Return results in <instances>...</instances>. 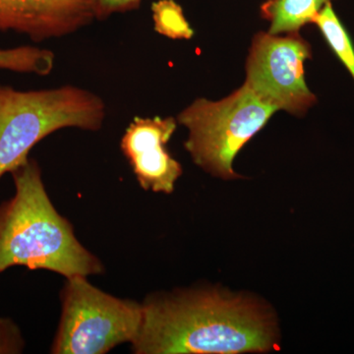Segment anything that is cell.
<instances>
[{
    "instance_id": "1",
    "label": "cell",
    "mask_w": 354,
    "mask_h": 354,
    "mask_svg": "<svg viewBox=\"0 0 354 354\" xmlns=\"http://www.w3.org/2000/svg\"><path fill=\"white\" fill-rule=\"evenodd\" d=\"M142 306L135 354L262 353L276 342L271 317L242 297L186 291L148 297Z\"/></svg>"
},
{
    "instance_id": "2",
    "label": "cell",
    "mask_w": 354,
    "mask_h": 354,
    "mask_svg": "<svg viewBox=\"0 0 354 354\" xmlns=\"http://www.w3.org/2000/svg\"><path fill=\"white\" fill-rule=\"evenodd\" d=\"M10 174L15 194L0 205V274L14 266L66 279L104 272L101 260L79 242L51 203L38 162L29 158Z\"/></svg>"
},
{
    "instance_id": "3",
    "label": "cell",
    "mask_w": 354,
    "mask_h": 354,
    "mask_svg": "<svg viewBox=\"0 0 354 354\" xmlns=\"http://www.w3.org/2000/svg\"><path fill=\"white\" fill-rule=\"evenodd\" d=\"M106 104L85 88L18 91L0 85V178L29 160L32 148L64 128L101 129Z\"/></svg>"
},
{
    "instance_id": "4",
    "label": "cell",
    "mask_w": 354,
    "mask_h": 354,
    "mask_svg": "<svg viewBox=\"0 0 354 354\" xmlns=\"http://www.w3.org/2000/svg\"><path fill=\"white\" fill-rule=\"evenodd\" d=\"M276 111L243 84L221 101L196 100L177 121L187 128L184 146L195 164L213 176L234 179V158Z\"/></svg>"
},
{
    "instance_id": "5",
    "label": "cell",
    "mask_w": 354,
    "mask_h": 354,
    "mask_svg": "<svg viewBox=\"0 0 354 354\" xmlns=\"http://www.w3.org/2000/svg\"><path fill=\"white\" fill-rule=\"evenodd\" d=\"M66 279L51 353L104 354L137 339L143 320L142 304L109 295L91 285L87 277Z\"/></svg>"
},
{
    "instance_id": "6",
    "label": "cell",
    "mask_w": 354,
    "mask_h": 354,
    "mask_svg": "<svg viewBox=\"0 0 354 354\" xmlns=\"http://www.w3.org/2000/svg\"><path fill=\"white\" fill-rule=\"evenodd\" d=\"M310 57L311 48L298 32H259L247 58L244 85L278 111L301 115L316 102L304 79V62Z\"/></svg>"
},
{
    "instance_id": "7",
    "label": "cell",
    "mask_w": 354,
    "mask_h": 354,
    "mask_svg": "<svg viewBox=\"0 0 354 354\" xmlns=\"http://www.w3.org/2000/svg\"><path fill=\"white\" fill-rule=\"evenodd\" d=\"M176 127L172 118H135L125 130L121 151L144 190L174 192L183 167L169 155L167 145Z\"/></svg>"
},
{
    "instance_id": "8",
    "label": "cell",
    "mask_w": 354,
    "mask_h": 354,
    "mask_svg": "<svg viewBox=\"0 0 354 354\" xmlns=\"http://www.w3.org/2000/svg\"><path fill=\"white\" fill-rule=\"evenodd\" d=\"M95 19L94 0H10V31L37 43L73 34Z\"/></svg>"
},
{
    "instance_id": "9",
    "label": "cell",
    "mask_w": 354,
    "mask_h": 354,
    "mask_svg": "<svg viewBox=\"0 0 354 354\" xmlns=\"http://www.w3.org/2000/svg\"><path fill=\"white\" fill-rule=\"evenodd\" d=\"M333 0H267L261 6V15L270 21L272 35L297 32L313 23L321 10Z\"/></svg>"
},
{
    "instance_id": "10",
    "label": "cell",
    "mask_w": 354,
    "mask_h": 354,
    "mask_svg": "<svg viewBox=\"0 0 354 354\" xmlns=\"http://www.w3.org/2000/svg\"><path fill=\"white\" fill-rule=\"evenodd\" d=\"M53 67L55 55L53 51L30 46L6 50L0 48V69L46 76L53 71Z\"/></svg>"
},
{
    "instance_id": "11",
    "label": "cell",
    "mask_w": 354,
    "mask_h": 354,
    "mask_svg": "<svg viewBox=\"0 0 354 354\" xmlns=\"http://www.w3.org/2000/svg\"><path fill=\"white\" fill-rule=\"evenodd\" d=\"M314 24L318 26L324 38L337 57L354 78V48L349 35L335 13L332 3L327 4L317 15Z\"/></svg>"
},
{
    "instance_id": "12",
    "label": "cell",
    "mask_w": 354,
    "mask_h": 354,
    "mask_svg": "<svg viewBox=\"0 0 354 354\" xmlns=\"http://www.w3.org/2000/svg\"><path fill=\"white\" fill-rule=\"evenodd\" d=\"M155 30L174 39H189L194 35L184 16L183 8L174 0H160L152 7Z\"/></svg>"
},
{
    "instance_id": "13",
    "label": "cell",
    "mask_w": 354,
    "mask_h": 354,
    "mask_svg": "<svg viewBox=\"0 0 354 354\" xmlns=\"http://www.w3.org/2000/svg\"><path fill=\"white\" fill-rule=\"evenodd\" d=\"M25 342L19 328L11 319L0 318V354L21 353Z\"/></svg>"
},
{
    "instance_id": "14",
    "label": "cell",
    "mask_w": 354,
    "mask_h": 354,
    "mask_svg": "<svg viewBox=\"0 0 354 354\" xmlns=\"http://www.w3.org/2000/svg\"><path fill=\"white\" fill-rule=\"evenodd\" d=\"M142 0H94L95 19H104L114 13L127 12L138 8Z\"/></svg>"
},
{
    "instance_id": "15",
    "label": "cell",
    "mask_w": 354,
    "mask_h": 354,
    "mask_svg": "<svg viewBox=\"0 0 354 354\" xmlns=\"http://www.w3.org/2000/svg\"><path fill=\"white\" fill-rule=\"evenodd\" d=\"M10 31V0H0V32Z\"/></svg>"
}]
</instances>
